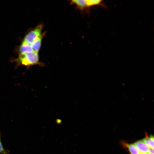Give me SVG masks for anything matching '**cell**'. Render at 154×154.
I'll return each instance as SVG.
<instances>
[{
    "label": "cell",
    "mask_w": 154,
    "mask_h": 154,
    "mask_svg": "<svg viewBox=\"0 0 154 154\" xmlns=\"http://www.w3.org/2000/svg\"><path fill=\"white\" fill-rule=\"evenodd\" d=\"M0 134V154H9V151L8 150L5 149L3 147L1 138Z\"/></svg>",
    "instance_id": "30bf717a"
},
{
    "label": "cell",
    "mask_w": 154,
    "mask_h": 154,
    "mask_svg": "<svg viewBox=\"0 0 154 154\" xmlns=\"http://www.w3.org/2000/svg\"><path fill=\"white\" fill-rule=\"evenodd\" d=\"M43 27V25L40 24L30 30L25 35L22 41L31 44L41 35Z\"/></svg>",
    "instance_id": "7a4b0ae2"
},
{
    "label": "cell",
    "mask_w": 154,
    "mask_h": 154,
    "mask_svg": "<svg viewBox=\"0 0 154 154\" xmlns=\"http://www.w3.org/2000/svg\"><path fill=\"white\" fill-rule=\"evenodd\" d=\"M11 61L16 63L17 67L23 66L29 67L39 63L38 53L34 51L19 54L17 58L12 59Z\"/></svg>",
    "instance_id": "6da1fadb"
},
{
    "label": "cell",
    "mask_w": 154,
    "mask_h": 154,
    "mask_svg": "<svg viewBox=\"0 0 154 154\" xmlns=\"http://www.w3.org/2000/svg\"><path fill=\"white\" fill-rule=\"evenodd\" d=\"M15 51L18 55L31 53L33 51L30 44L23 41H22L21 44L16 48Z\"/></svg>",
    "instance_id": "3957f363"
},
{
    "label": "cell",
    "mask_w": 154,
    "mask_h": 154,
    "mask_svg": "<svg viewBox=\"0 0 154 154\" xmlns=\"http://www.w3.org/2000/svg\"><path fill=\"white\" fill-rule=\"evenodd\" d=\"M142 154H148L150 148L142 140H140L133 144Z\"/></svg>",
    "instance_id": "277c9868"
},
{
    "label": "cell",
    "mask_w": 154,
    "mask_h": 154,
    "mask_svg": "<svg viewBox=\"0 0 154 154\" xmlns=\"http://www.w3.org/2000/svg\"><path fill=\"white\" fill-rule=\"evenodd\" d=\"M148 154H154V149L150 148Z\"/></svg>",
    "instance_id": "8fae6325"
},
{
    "label": "cell",
    "mask_w": 154,
    "mask_h": 154,
    "mask_svg": "<svg viewBox=\"0 0 154 154\" xmlns=\"http://www.w3.org/2000/svg\"><path fill=\"white\" fill-rule=\"evenodd\" d=\"M71 2L76 5L81 10L83 9L87 6L85 0H74L72 1Z\"/></svg>",
    "instance_id": "52a82bcc"
},
{
    "label": "cell",
    "mask_w": 154,
    "mask_h": 154,
    "mask_svg": "<svg viewBox=\"0 0 154 154\" xmlns=\"http://www.w3.org/2000/svg\"><path fill=\"white\" fill-rule=\"evenodd\" d=\"M154 137L150 135L141 140L149 148L154 149Z\"/></svg>",
    "instance_id": "8992f818"
},
{
    "label": "cell",
    "mask_w": 154,
    "mask_h": 154,
    "mask_svg": "<svg viewBox=\"0 0 154 154\" xmlns=\"http://www.w3.org/2000/svg\"><path fill=\"white\" fill-rule=\"evenodd\" d=\"M45 34L44 33H42L40 36L31 44L33 51L38 52L40 47L42 39Z\"/></svg>",
    "instance_id": "5b68a950"
},
{
    "label": "cell",
    "mask_w": 154,
    "mask_h": 154,
    "mask_svg": "<svg viewBox=\"0 0 154 154\" xmlns=\"http://www.w3.org/2000/svg\"><path fill=\"white\" fill-rule=\"evenodd\" d=\"M100 0H86L87 6H91L100 4L101 2Z\"/></svg>",
    "instance_id": "9c48e42d"
},
{
    "label": "cell",
    "mask_w": 154,
    "mask_h": 154,
    "mask_svg": "<svg viewBox=\"0 0 154 154\" xmlns=\"http://www.w3.org/2000/svg\"><path fill=\"white\" fill-rule=\"evenodd\" d=\"M125 145L131 154H142L133 144L125 143Z\"/></svg>",
    "instance_id": "ba28073f"
}]
</instances>
